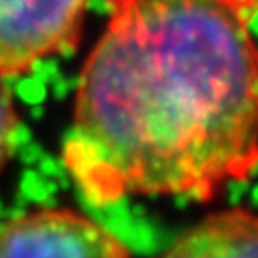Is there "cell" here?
Masks as SVG:
<instances>
[{
  "label": "cell",
  "instance_id": "5b68a950",
  "mask_svg": "<svg viewBox=\"0 0 258 258\" xmlns=\"http://www.w3.org/2000/svg\"><path fill=\"white\" fill-rule=\"evenodd\" d=\"M19 116L15 110L13 96L5 86V78H0V171H3L13 157L17 143Z\"/></svg>",
  "mask_w": 258,
  "mask_h": 258
},
{
  "label": "cell",
  "instance_id": "277c9868",
  "mask_svg": "<svg viewBox=\"0 0 258 258\" xmlns=\"http://www.w3.org/2000/svg\"><path fill=\"white\" fill-rule=\"evenodd\" d=\"M258 228L248 208H228L185 232L161 258H256Z\"/></svg>",
  "mask_w": 258,
  "mask_h": 258
},
{
  "label": "cell",
  "instance_id": "7a4b0ae2",
  "mask_svg": "<svg viewBox=\"0 0 258 258\" xmlns=\"http://www.w3.org/2000/svg\"><path fill=\"white\" fill-rule=\"evenodd\" d=\"M90 0H0V78L76 49Z\"/></svg>",
  "mask_w": 258,
  "mask_h": 258
},
{
  "label": "cell",
  "instance_id": "3957f363",
  "mask_svg": "<svg viewBox=\"0 0 258 258\" xmlns=\"http://www.w3.org/2000/svg\"><path fill=\"white\" fill-rule=\"evenodd\" d=\"M0 258H131V250L76 210L43 208L0 230Z\"/></svg>",
  "mask_w": 258,
  "mask_h": 258
},
{
  "label": "cell",
  "instance_id": "6da1fadb",
  "mask_svg": "<svg viewBox=\"0 0 258 258\" xmlns=\"http://www.w3.org/2000/svg\"><path fill=\"white\" fill-rule=\"evenodd\" d=\"M63 165L84 198H216L258 157L256 0H106Z\"/></svg>",
  "mask_w": 258,
  "mask_h": 258
}]
</instances>
